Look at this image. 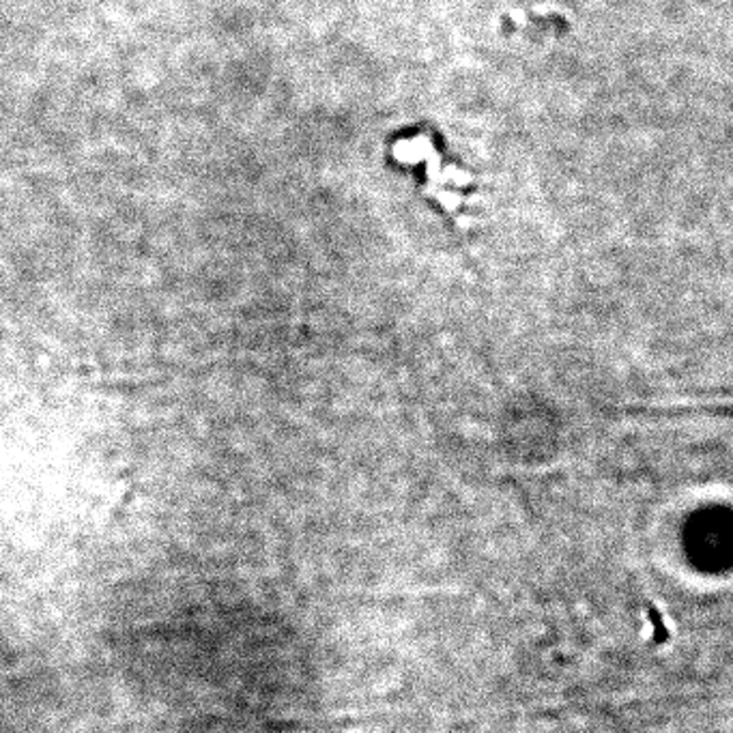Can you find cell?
Instances as JSON below:
<instances>
[{
	"instance_id": "obj_1",
	"label": "cell",
	"mask_w": 733,
	"mask_h": 733,
	"mask_svg": "<svg viewBox=\"0 0 733 733\" xmlns=\"http://www.w3.org/2000/svg\"><path fill=\"white\" fill-rule=\"evenodd\" d=\"M646 617L647 621L652 624V630H654V641L658 643V646H664L669 639H671V632L667 630V626H664L662 621V613L658 611L656 604H647V611H646Z\"/></svg>"
}]
</instances>
